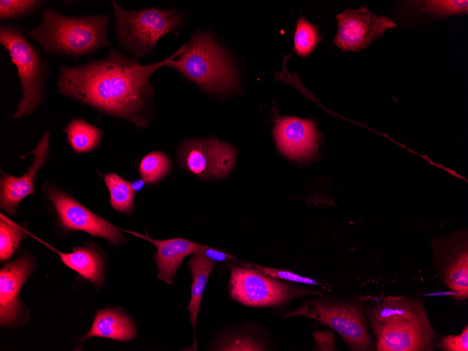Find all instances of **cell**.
Segmentation results:
<instances>
[{"instance_id": "obj_22", "label": "cell", "mask_w": 468, "mask_h": 351, "mask_svg": "<svg viewBox=\"0 0 468 351\" xmlns=\"http://www.w3.org/2000/svg\"><path fill=\"white\" fill-rule=\"evenodd\" d=\"M172 161L164 153L153 151L142 158L139 173L146 184H153L164 178L170 172Z\"/></svg>"}, {"instance_id": "obj_16", "label": "cell", "mask_w": 468, "mask_h": 351, "mask_svg": "<svg viewBox=\"0 0 468 351\" xmlns=\"http://www.w3.org/2000/svg\"><path fill=\"white\" fill-rule=\"evenodd\" d=\"M122 230L146 240L156 247L155 261L158 268V277L170 284L172 283L184 259L189 254L199 253L203 245L184 238L155 240L136 232L125 229Z\"/></svg>"}, {"instance_id": "obj_3", "label": "cell", "mask_w": 468, "mask_h": 351, "mask_svg": "<svg viewBox=\"0 0 468 351\" xmlns=\"http://www.w3.org/2000/svg\"><path fill=\"white\" fill-rule=\"evenodd\" d=\"M110 14L68 16L50 8L42 11L41 23L26 34L50 55L69 57L76 62L111 47L108 37Z\"/></svg>"}, {"instance_id": "obj_21", "label": "cell", "mask_w": 468, "mask_h": 351, "mask_svg": "<svg viewBox=\"0 0 468 351\" xmlns=\"http://www.w3.org/2000/svg\"><path fill=\"white\" fill-rule=\"evenodd\" d=\"M104 179L109 191L112 207L115 210L130 214L136 193L132 188L131 182L112 172L104 175Z\"/></svg>"}, {"instance_id": "obj_4", "label": "cell", "mask_w": 468, "mask_h": 351, "mask_svg": "<svg viewBox=\"0 0 468 351\" xmlns=\"http://www.w3.org/2000/svg\"><path fill=\"white\" fill-rule=\"evenodd\" d=\"M365 301L350 296H311L284 315L283 319L302 316L324 324L336 331L354 351L374 349L366 317Z\"/></svg>"}, {"instance_id": "obj_6", "label": "cell", "mask_w": 468, "mask_h": 351, "mask_svg": "<svg viewBox=\"0 0 468 351\" xmlns=\"http://www.w3.org/2000/svg\"><path fill=\"white\" fill-rule=\"evenodd\" d=\"M0 43L15 66L20 83L22 99L13 119L33 114L43 101L48 85L50 63L40 50L26 38L22 27L4 24L0 26Z\"/></svg>"}, {"instance_id": "obj_26", "label": "cell", "mask_w": 468, "mask_h": 351, "mask_svg": "<svg viewBox=\"0 0 468 351\" xmlns=\"http://www.w3.org/2000/svg\"><path fill=\"white\" fill-rule=\"evenodd\" d=\"M424 5L427 11L432 15L442 18L449 15L467 14V1H425Z\"/></svg>"}, {"instance_id": "obj_2", "label": "cell", "mask_w": 468, "mask_h": 351, "mask_svg": "<svg viewBox=\"0 0 468 351\" xmlns=\"http://www.w3.org/2000/svg\"><path fill=\"white\" fill-rule=\"evenodd\" d=\"M378 351H429L434 331L422 299L389 296L366 308Z\"/></svg>"}, {"instance_id": "obj_7", "label": "cell", "mask_w": 468, "mask_h": 351, "mask_svg": "<svg viewBox=\"0 0 468 351\" xmlns=\"http://www.w3.org/2000/svg\"><path fill=\"white\" fill-rule=\"evenodd\" d=\"M118 45L139 59L149 55L157 42L176 30L185 15L157 7L129 11L113 1Z\"/></svg>"}, {"instance_id": "obj_15", "label": "cell", "mask_w": 468, "mask_h": 351, "mask_svg": "<svg viewBox=\"0 0 468 351\" xmlns=\"http://www.w3.org/2000/svg\"><path fill=\"white\" fill-rule=\"evenodd\" d=\"M274 135L279 149L291 159H308L315 153L318 134L310 120L283 117L277 122Z\"/></svg>"}, {"instance_id": "obj_29", "label": "cell", "mask_w": 468, "mask_h": 351, "mask_svg": "<svg viewBox=\"0 0 468 351\" xmlns=\"http://www.w3.org/2000/svg\"><path fill=\"white\" fill-rule=\"evenodd\" d=\"M437 347L444 351H467L468 350V327L464 326L459 335H451L442 337L437 343Z\"/></svg>"}, {"instance_id": "obj_28", "label": "cell", "mask_w": 468, "mask_h": 351, "mask_svg": "<svg viewBox=\"0 0 468 351\" xmlns=\"http://www.w3.org/2000/svg\"><path fill=\"white\" fill-rule=\"evenodd\" d=\"M218 350H267L263 343L247 336L229 338L217 348Z\"/></svg>"}, {"instance_id": "obj_17", "label": "cell", "mask_w": 468, "mask_h": 351, "mask_svg": "<svg viewBox=\"0 0 468 351\" xmlns=\"http://www.w3.org/2000/svg\"><path fill=\"white\" fill-rule=\"evenodd\" d=\"M37 240L55 252L65 266L78 273L81 276L100 287L105 280L106 263L104 254L94 243L89 242L75 247L70 253L57 250L50 245L34 237Z\"/></svg>"}, {"instance_id": "obj_32", "label": "cell", "mask_w": 468, "mask_h": 351, "mask_svg": "<svg viewBox=\"0 0 468 351\" xmlns=\"http://www.w3.org/2000/svg\"><path fill=\"white\" fill-rule=\"evenodd\" d=\"M145 181L141 179L140 180H136L135 182L132 183L131 182V186L132 190L137 193V191H140L143 186L145 184Z\"/></svg>"}, {"instance_id": "obj_25", "label": "cell", "mask_w": 468, "mask_h": 351, "mask_svg": "<svg viewBox=\"0 0 468 351\" xmlns=\"http://www.w3.org/2000/svg\"><path fill=\"white\" fill-rule=\"evenodd\" d=\"M46 1L1 0L0 20L14 21L24 18L42 8Z\"/></svg>"}, {"instance_id": "obj_10", "label": "cell", "mask_w": 468, "mask_h": 351, "mask_svg": "<svg viewBox=\"0 0 468 351\" xmlns=\"http://www.w3.org/2000/svg\"><path fill=\"white\" fill-rule=\"evenodd\" d=\"M433 266L441 283L457 299L468 298L467 232L458 231L432 240Z\"/></svg>"}, {"instance_id": "obj_19", "label": "cell", "mask_w": 468, "mask_h": 351, "mask_svg": "<svg viewBox=\"0 0 468 351\" xmlns=\"http://www.w3.org/2000/svg\"><path fill=\"white\" fill-rule=\"evenodd\" d=\"M216 263V261L200 253L193 254L189 261V268L193 277V283L191 291V301L188 309L194 332L195 331L196 320L202 296L209 276Z\"/></svg>"}, {"instance_id": "obj_5", "label": "cell", "mask_w": 468, "mask_h": 351, "mask_svg": "<svg viewBox=\"0 0 468 351\" xmlns=\"http://www.w3.org/2000/svg\"><path fill=\"white\" fill-rule=\"evenodd\" d=\"M170 67L206 91H240L236 71L227 53L205 32L197 31Z\"/></svg>"}, {"instance_id": "obj_30", "label": "cell", "mask_w": 468, "mask_h": 351, "mask_svg": "<svg viewBox=\"0 0 468 351\" xmlns=\"http://www.w3.org/2000/svg\"><path fill=\"white\" fill-rule=\"evenodd\" d=\"M312 336L315 339V350L324 351L335 350V335L329 330L314 331Z\"/></svg>"}, {"instance_id": "obj_20", "label": "cell", "mask_w": 468, "mask_h": 351, "mask_svg": "<svg viewBox=\"0 0 468 351\" xmlns=\"http://www.w3.org/2000/svg\"><path fill=\"white\" fill-rule=\"evenodd\" d=\"M69 143L76 153H84L93 151L102 140V131L85 120L73 118L64 129Z\"/></svg>"}, {"instance_id": "obj_27", "label": "cell", "mask_w": 468, "mask_h": 351, "mask_svg": "<svg viewBox=\"0 0 468 351\" xmlns=\"http://www.w3.org/2000/svg\"><path fill=\"white\" fill-rule=\"evenodd\" d=\"M242 266L252 268L263 275L280 279L282 280L296 282L300 284H310V285L321 284L320 283L316 282L315 280L308 277L302 276L295 273H293L290 270L284 269L265 267L263 266H259L257 264L250 263H242Z\"/></svg>"}, {"instance_id": "obj_13", "label": "cell", "mask_w": 468, "mask_h": 351, "mask_svg": "<svg viewBox=\"0 0 468 351\" xmlns=\"http://www.w3.org/2000/svg\"><path fill=\"white\" fill-rule=\"evenodd\" d=\"M35 268L31 256L23 254L0 270V324L17 327L28 319L27 308L19 298L21 287Z\"/></svg>"}, {"instance_id": "obj_23", "label": "cell", "mask_w": 468, "mask_h": 351, "mask_svg": "<svg viewBox=\"0 0 468 351\" xmlns=\"http://www.w3.org/2000/svg\"><path fill=\"white\" fill-rule=\"evenodd\" d=\"M29 233L1 214L0 217V260L10 259Z\"/></svg>"}, {"instance_id": "obj_24", "label": "cell", "mask_w": 468, "mask_h": 351, "mask_svg": "<svg viewBox=\"0 0 468 351\" xmlns=\"http://www.w3.org/2000/svg\"><path fill=\"white\" fill-rule=\"evenodd\" d=\"M319 41L317 27L309 22L303 16L296 23L294 34V50L301 57L309 55Z\"/></svg>"}, {"instance_id": "obj_11", "label": "cell", "mask_w": 468, "mask_h": 351, "mask_svg": "<svg viewBox=\"0 0 468 351\" xmlns=\"http://www.w3.org/2000/svg\"><path fill=\"white\" fill-rule=\"evenodd\" d=\"M46 192L59 223L65 230H82L92 236L104 238L115 246L126 242L120 229L74 198L55 187L48 186Z\"/></svg>"}, {"instance_id": "obj_12", "label": "cell", "mask_w": 468, "mask_h": 351, "mask_svg": "<svg viewBox=\"0 0 468 351\" xmlns=\"http://www.w3.org/2000/svg\"><path fill=\"white\" fill-rule=\"evenodd\" d=\"M336 18L338 31L333 44L345 51L357 52L366 48L387 29L397 27L390 18L376 15L364 6L346 9Z\"/></svg>"}, {"instance_id": "obj_8", "label": "cell", "mask_w": 468, "mask_h": 351, "mask_svg": "<svg viewBox=\"0 0 468 351\" xmlns=\"http://www.w3.org/2000/svg\"><path fill=\"white\" fill-rule=\"evenodd\" d=\"M229 265L230 295L233 300L246 306L280 308L301 297L323 294L263 275L252 268Z\"/></svg>"}, {"instance_id": "obj_9", "label": "cell", "mask_w": 468, "mask_h": 351, "mask_svg": "<svg viewBox=\"0 0 468 351\" xmlns=\"http://www.w3.org/2000/svg\"><path fill=\"white\" fill-rule=\"evenodd\" d=\"M178 160L183 168L200 179H216L233 170L236 150L214 137L188 139L180 144Z\"/></svg>"}, {"instance_id": "obj_14", "label": "cell", "mask_w": 468, "mask_h": 351, "mask_svg": "<svg viewBox=\"0 0 468 351\" xmlns=\"http://www.w3.org/2000/svg\"><path fill=\"white\" fill-rule=\"evenodd\" d=\"M50 130H46L34 149L25 154L33 153L34 158L27 171L20 177H13L1 172L0 180V207L8 215L16 212L20 202L29 195H33L36 174L46 163L50 151Z\"/></svg>"}, {"instance_id": "obj_1", "label": "cell", "mask_w": 468, "mask_h": 351, "mask_svg": "<svg viewBox=\"0 0 468 351\" xmlns=\"http://www.w3.org/2000/svg\"><path fill=\"white\" fill-rule=\"evenodd\" d=\"M186 46V43L170 57L149 64H142L137 58L111 46L102 58L60 66L57 92L146 128L154 111L155 92L151 77L158 69L170 67Z\"/></svg>"}, {"instance_id": "obj_31", "label": "cell", "mask_w": 468, "mask_h": 351, "mask_svg": "<svg viewBox=\"0 0 468 351\" xmlns=\"http://www.w3.org/2000/svg\"><path fill=\"white\" fill-rule=\"evenodd\" d=\"M199 253L203 254L205 256L216 262L224 261H233L234 259L233 257L224 252H222L214 248L209 247L205 245H202V247Z\"/></svg>"}, {"instance_id": "obj_18", "label": "cell", "mask_w": 468, "mask_h": 351, "mask_svg": "<svg viewBox=\"0 0 468 351\" xmlns=\"http://www.w3.org/2000/svg\"><path fill=\"white\" fill-rule=\"evenodd\" d=\"M94 336L128 341L137 336V331L134 322L125 312L105 308L97 311L90 330L81 340Z\"/></svg>"}]
</instances>
